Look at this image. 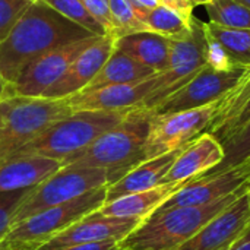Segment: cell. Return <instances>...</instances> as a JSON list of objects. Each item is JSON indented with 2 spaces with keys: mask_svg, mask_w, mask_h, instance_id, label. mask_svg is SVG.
<instances>
[{
  "mask_svg": "<svg viewBox=\"0 0 250 250\" xmlns=\"http://www.w3.org/2000/svg\"><path fill=\"white\" fill-rule=\"evenodd\" d=\"M91 35L42 0H37L0 44V75L6 83H12L37 57Z\"/></svg>",
  "mask_w": 250,
  "mask_h": 250,
  "instance_id": "cell-1",
  "label": "cell"
},
{
  "mask_svg": "<svg viewBox=\"0 0 250 250\" xmlns=\"http://www.w3.org/2000/svg\"><path fill=\"white\" fill-rule=\"evenodd\" d=\"M152 111L132 108L114 127L98 136L86 149L63 166L101 168L108 174V186L145 161L144 149L149 132Z\"/></svg>",
  "mask_w": 250,
  "mask_h": 250,
  "instance_id": "cell-2",
  "label": "cell"
},
{
  "mask_svg": "<svg viewBox=\"0 0 250 250\" xmlns=\"http://www.w3.org/2000/svg\"><path fill=\"white\" fill-rule=\"evenodd\" d=\"M246 190L209 205L158 209L120 242V250H177Z\"/></svg>",
  "mask_w": 250,
  "mask_h": 250,
  "instance_id": "cell-3",
  "label": "cell"
},
{
  "mask_svg": "<svg viewBox=\"0 0 250 250\" xmlns=\"http://www.w3.org/2000/svg\"><path fill=\"white\" fill-rule=\"evenodd\" d=\"M129 111H73L70 116L50 126L32 142L18 149L9 160L40 157L57 160L64 164L86 149L98 136L117 126Z\"/></svg>",
  "mask_w": 250,
  "mask_h": 250,
  "instance_id": "cell-4",
  "label": "cell"
},
{
  "mask_svg": "<svg viewBox=\"0 0 250 250\" xmlns=\"http://www.w3.org/2000/svg\"><path fill=\"white\" fill-rule=\"evenodd\" d=\"M72 113L66 98H0V164Z\"/></svg>",
  "mask_w": 250,
  "mask_h": 250,
  "instance_id": "cell-5",
  "label": "cell"
},
{
  "mask_svg": "<svg viewBox=\"0 0 250 250\" xmlns=\"http://www.w3.org/2000/svg\"><path fill=\"white\" fill-rule=\"evenodd\" d=\"M107 186L91 190L70 202L44 209L13 226L1 245L9 250H35L67 227L105 204Z\"/></svg>",
  "mask_w": 250,
  "mask_h": 250,
  "instance_id": "cell-6",
  "label": "cell"
},
{
  "mask_svg": "<svg viewBox=\"0 0 250 250\" xmlns=\"http://www.w3.org/2000/svg\"><path fill=\"white\" fill-rule=\"evenodd\" d=\"M105 186H108V174L105 170L63 166L42 183L32 188L31 193L15 212L12 227L44 209L70 202L91 190Z\"/></svg>",
  "mask_w": 250,
  "mask_h": 250,
  "instance_id": "cell-7",
  "label": "cell"
},
{
  "mask_svg": "<svg viewBox=\"0 0 250 250\" xmlns=\"http://www.w3.org/2000/svg\"><path fill=\"white\" fill-rule=\"evenodd\" d=\"M207 64V38L204 32V22L196 16L188 34L171 38V50L168 66L158 73L157 88L142 101L136 108L154 110L168 95L182 88Z\"/></svg>",
  "mask_w": 250,
  "mask_h": 250,
  "instance_id": "cell-8",
  "label": "cell"
},
{
  "mask_svg": "<svg viewBox=\"0 0 250 250\" xmlns=\"http://www.w3.org/2000/svg\"><path fill=\"white\" fill-rule=\"evenodd\" d=\"M218 110V103L171 114H154L145 142V160L183 149L205 133Z\"/></svg>",
  "mask_w": 250,
  "mask_h": 250,
  "instance_id": "cell-9",
  "label": "cell"
},
{
  "mask_svg": "<svg viewBox=\"0 0 250 250\" xmlns=\"http://www.w3.org/2000/svg\"><path fill=\"white\" fill-rule=\"evenodd\" d=\"M248 69L239 64L230 70H217L205 64L190 81L149 111L154 114H171L220 103L239 85Z\"/></svg>",
  "mask_w": 250,
  "mask_h": 250,
  "instance_id": "cell-10",
  "label": "cell"
},
{
  "mask_svg": "<svg viewBox=\"0 0 250 250\" xmlns=\"http://www.w3.org/2000/svg\"><path fill=\"white\" fill-rule=\"evenodd\" d=\"M97 40L98 35H91L88 38L53 48L37 57L23 69L15 82L6 83L1 98L42 97V94L63 76L73 60Z\"/></svg>",
  "mask_w": 250,
  "mask_h": 250,
  "instance_id": "cell-11",
  "label": "cell"
},
{
  "mask_svg": "<svg viewBox=\"0 0 250 250\" xmlns=\"http://www.w3.org/2000/svg\"><path fill=\"white\" fill-rule=\"evenodd\" d=\"M250 179V158L227 171L189 182L174 193L160 209L180 207H202L221 201L246 186Z\"/></svg>",
  "mask_w": 250,
  "mask_h": 250,
  "instance_id": "cell-12",
  "label": "cell"
},
{
  "mask_svg": "<svg viewBox=\"0 0 250 250\" xmlns=\"http://www.w3.org/2000/svg\"><path fill=\"white\" fill-rule=\"evenodd\" d=\"M144 220L141 218H116L103 217L95 212L83 217L60 234L54 236L35 250H60L70 246L98 243L105 240L122 242L133 230H136Z\"/></svg>",
  "mask_w": 250,
  "mask_h": 250,
  "instance_id": "cell-13",
  "label": "cell"
},
{
  "mask_svg": "<svg viewBox=\"0 0 250 250\" xmlns=\"http://www.w3.org/2000/svg\"><path fill=\"white\" fill-rule=\"evenodd\" d=\"M250 227V195L246 190L177 250H223Z\"/></svg>",
  "mask_w": 250,
  "mask_h": 250,
  "instance_id": "cell-14",
  "label": "cell"
},
{
  "mask_svg": "<svg viewBox=\"0 0 250 250\" xmlns=\"http://www.w3.org/2000/svg\"><path fill=\"white\" fill-rule=\"evenodd\" d=\"M158 73L141 82L110 85L92 91H81L66 98L72 111H122L132 110L157 88Z\"/></svg>",
  "mask_w": 250,
  "mask_h": 250,
  "instance_id": "cell-15",
  "label": "cell"
},
{
  "mask_svg": "<svg viewBox=\"0 0 250 250\" xmlns=\"http://www.w3.org/2000/svg\"><path fill=\"white\" fill-rule=\"evenodd\" d=\"M116 47V37L101 35L95 42L85 48L67 67L63 76L53 83L44 94V98L62 100L82 91L100 72Z\"/></svg>",
  "mask_w": 250,
  "mask_h": 250,
  "instance_id": "cell-16",
  "label": "cell"
},
{
  "mask_svg": "<svg viewBox=\"0 0 250 250\" xmlns=\"http://www.w3.org/2000/svg\"><path fill=\"white\" fill-rule=\"evenodd\" d=\"M224 160V148L221 142L205 132L179 151L164 183L192 182L207 174Z\"/></svg>",
  "mask_w": 250,
  "mask_h": 250,
  "instance_id": "cell-17",
  "label": "cell"
},
{
  "mask_svg": "<svg viewBox=\"0 0 250 250\" xmlns=\"http://www.w3.org/2000/svg\"><path fill=\"white\" fill-rule=\"evenodd\" d=\"M188 183L189 182L163 183L154 189L139 192V193H132L123 198H119L113 202L103 204L95 211V214L103 215V217L146 220Z\"/></svg>",
  "mask_w": 250,
  "mask_h": 250,
  "instance_id": "cell-18",
  "label": "cell"
},
{
  "mask_svg": "<svg viewBox=\"0 0 250 250\" xmlns=\"http://www.w3.org/2000/svg\"><path fill=\"white\" fill-rule=\"evenodd\" d=\"M177 154L179 151L168 152V154L142 161L139 166H136L133 170L125 174L120 180L107 186L105 204L113 202L119 198H123L132 193L145 192V190H149L163 185Z\"/></svg>",
  "mask_w": 250,
  "mask_h": 250,
  "instance_id": "cell-19",
  "label": "cell"
},
{
  "mask_svg": "<svg viewBox=\"0 0 250 250\" xmlns=\"http://www.w3.org/2000/svg\"><path fill=\"white\" fill-rule=\"evenodd\" d=\"M62 167L57 160L40 157L7 160L0 164V193L35 188Z\"/></svg>",
  "mask_w": 250,
  "mask_h": 250,
  "instance_id": "cell-20",
  "label": "cell"
},
{
  "mask_svg": "<svg viewBox=\"0 0 250 250\" xmlns=\"http://www.w3.org/2000/svg\"><path fill=\"white\" fill-rule=\"evenodd\" d=\"M116 48L155 73H161L168 66L171 38L152 31H141L116 38Z\"/></svg>",
  "mask_w": 250,
  "mask_h": 250,
  "instance_id": "cell-21",
  "label": "cell"
},
{
  "mask_svg": "<svg viewBox=\"0 0 250 250\" xmlns=\"http://www.w3.org/2000/svg\"><path fill=\"white\" fill-rule=\"evenodd\" d=\"M155 75L157 73L152 69L136 62L135 59H132L130 56H127L126 53L114 47L113 53L110 54L104 66L100 69V72L82 91H92V89H98V88H104L110 85H125V83L141 82Z\"/></svg>",
  "mask_w": 250,
  "mask_h": 250,
  "instance_id": "cell-22",
  "label": "cell"
},
{
  "mask_svg": "<svg viewBox=\"0 0 250 250\" xmlns=\"http://www.w3.org/2000/svg\"><path fill=\"white\" fill-rule=\"evenodd\" d=\"M204 32L217 41L236 64L250 67V29L221 26L214 22H204Z\"/></svg>",
  "mask_w": 250,
  "mask_h": 250,
  "instance_id": "cell-23",
  "label": "cell"
},
{
  "mask_svg": "<svg viewBox=\"0 0 250 250\" xmlns=\"http://www.w3.org/2000/svg\"><path fill=\"white\" fill-rule=\"evenodd\" d=\"M136 15L148 31L166 35L168 38H177L188 34L192 25V19L195 16L193 15L192 18H186L179 12L164 6L163 3L151 10L136 12Z\"/></svg>",
  "mask_w": 250,
  "mask_h": 250,
  "instance_id": "cell-24",
  "label": "cell"
},
{
  "mask_svg": "<svg viewBox=\"0 0 250 250\" xmlns=\"http://www.w3.org/2000/svg\"><path fill=\"white\" fill-rule=\"evenodd\" d=\"M221 145L224 148V160L217 167H214L212 170H209L207 174H204L201 177H208V176H214V174L227 171V170H230L236 166H240L242 163L249 160L250 120L246 125H243L236 133H233L229 139H226Z\"/></svg>",
  "mask_w": 250,
  "mask_h": 250,
  "instance_id": "cell-25",
  "label": "cell"
},
{
  "mask_svg": "<svg viewBox=\"0 0 250 250\" xmlns=\"http://www.w3.org/2000/svg\"><path fill=\"white\" fill-rule=\"evenodd\" d=\"M205 7L211 22L217 25L250 29V9L236 0H211Z\"/></svg>",
  "mask_w": 250,
  "mask_h": 250,
  "instance_id": "cell-26",
  "label": "cell"
},
{
  "mask_svg": "<svg viewBox=\"0 0 250 250\" xmlns=\"http://www.w3.org/2000/svg\"><path fill=\"white\" fill-rule=\"evenodd\" d=\"M45 4L53 7L56 12H59L66 19L75 22L76 25L82 26L92 35H107L103 26L91 16V13L86 10L82 0H42Z\"/></svg>",
  "mask_w": 250,
  "mask_h": 250,
  "instance_id": "cell-27",
  "label": "cell"
},
{
  "mask_svg": "<svg viewBox=\"0 0 250 250\" xmlns=\"http://www.w3.org/2000/svg\"><path fill=\"white\" fill-rule=\"evenodd\" d=\"M110 13L114 28V37H123L133 32L148 31L142 21L138 18L132 3L129 0H108Z\"/></svg>",
  "mask_w": 250,
  "mask_h": 250,
  "instance_id": "cell-28",
  "label": "cell"
},
{
  "mask_svg": "<svg viewBox=\"0 0 250 250\" xmlns=\"http://www.w3.org/2000/svg\"><path fill=\"white\" fill-rule=\"evenodd\" d=\"M31 189L15 190V192H3L0 193V242L6 237L12 227V218L25 198L31 193Z\"/></svg>",
  "mask_w": 250,
  "mask_h": 250,
  "instance_id": "cell-29",
  "label": "cell"
},
{
  "mask_svg": "<svg viewBox=\"0 0 250 250\" xmlns=\"http://www.w3.org/2000/svg\"><path fill=\"white\" fill-rule=\"evenodd\" d=\"M32 3L31 0H0V44Z\"/></svg>",
  "mask_w": 250,
  "mask_h": 250,
  "instance_id": "cell-30",
  "label": "cell"
},
{
  "mask_svg": "<svg viewBox=\"0 0 250 250\" xmlns=\"http://www.w3.org/2000/svg\"><path fill=\"white\" fill-rule=\"evenodd\" d=\"M207 38V64L217 70H230L239 64H236L231 57L227 54V51L212 38Z\"/></svg>",
  "mask_w": 250,
  "mask_h": 250,
  "instance_id": "cell-31",
  "label": "cell"
},
{
  "mask_svg": "<svg viewBox=\"0 0 250 250\" xmlns=\"http://www.w3.org/2000/svg\"><path fill=\"white\" fill-rule=\"evenodd\" d=\"M86 10L91 13V16L103 26L107 35L114 34L111 13H110V4L108 0H82ZM114 37V35H113Z\"/></svg>",
  "mask_w": 250,
  "mask_h": 250,
  "instance_id": "cell-32",
  "label": "cell"
},
{
  "mask_svg": "<svg viewBox=\"0 0 250 250\" xmlns=\"http://www.w3.org/2000/svg\"><path fill=\"white\" fill-rule=\"evenodd\" d=\"M250 120V95L248 97V100L243 103V105L240 107V110L236 113V116L220 130H217L212 136H215L221 144L229 139L233 133H236L243 125H246Z\"/></svg>",
  "mask_w": 250,
  "mask_h": 250,
  "instance_id": "cell-33",
  "label": "cell"
},
{
  "mask_svg": "<svg viewBox=\"0 0 250 250\" xmlns=\"http://www.w3.org/2000/svg\"><path fill=\"white\" fill-rule=\"evenodd\" d=\"M60 250H120V242L119 240H105V242H98V243L70 246V248H64Z\"/></svg>",
  "mask_w": 250,
  "mask_h": 250,
  "instance_id": "cell-34",
  "label": "cell"
},
{
  "mask_svg": "<svg viewBox=\"0 0 250 250\" xmlns=\"http://www.w3.org/2000/svg\"><path fill=\"white\" fill-rule=\"evenodd\" d=\"M161 3L164 6L179 12L180 15H183L186 18L193 16V6L189 0H161Z\"/></svg>",
  "mask_w": 250,
  "mask_h": 250,
  "instance_id": "cell-35",
  "label": "cell"
},
{
  "mask_svg": "<svg viewBox=\"0 0 250 250\" xmlns=\"http://www.w3.org/2000/svg\"><path fill=\"white\" fill-rule=\"evenodd\" d=\"M136 12L141 10H151L161 4V0H129Z\"/></svg>",
  "mask_w": 250,
  "mask_h": 250,
  "instance_id": "cell-36",
  "label": "cell"
},
{
  "mask_svg": "<svg viewBox=\"0 0 250 250\" xmlns=\"http://www.w3.org/2000/svg\"><path fill=\"white\" fill-rule=\"evenodd\" d=\"M229 250H250V227L229 248Z\"/></svg>",
  "mask_w": 250,
  "mask_h": 250,
  "instance_id": "cell-37",
  "label": "cell"
},
{
  "mask_svg": "<svg viewBox=\"0 0 250 250\" xmlns=\"http://www.w3.org/2000/svg\"><path fill=\"white\" fill-rule=\"evenodd\" d=\"M189 1L192 3V6H193V7H196V6H202V4L205 6V4H207V3H209L211 0H189Z\"/></svg>",
  "mask_w": 250,
  "mask_h": 250,
  "instance_id": "cell-38",
  "label": "cell"
},
{
  "mask_svg": "<svg viewBox=\"0 0 250 250\" xmlns=\"http://www.w3.org/2000/svg\"><path fill=\"white\" fill-rule=\"evenodd\" d=\"M4 86H6V82H4V79L1 78V75H0V98H1V95H3Z\"/></svg>",
  "mask_w": 250,
  "mask_h": 250,
  "instance_id": "cell-39",
  "label": "cell"
},
{
  "mask_svg": "<svg viewBox=\"0 0 250 250\" xmlns=\"http://www.w3.org/2000/svg\"><path fill=\"white\" fill-rule=\"evenodd\" d=\"M236 1H239V3H242V4H245L246 7H249L250 9V0H236Z\"/></svg>",
  "mask_w": 250,
  "mask_h": 250,
  "instance_id": "cell-40",
  "label": "cell"
},
{
  "mask_svg": "<svg viewBox=\"0 0 250 250\" xmlns=\"http://www.w3.org/2000/svg\"><path fill=\"white\" fill-rule=\"evenodd\" d=\"M246 188H248V192H250V179H249V182L246 183Z\"/></svg>",
  "mask_w": 250,
  "mask_h": 250,
  "instance_id": "cell-41",
  "label": "cell"
},
{
  "mask_svg": "<svg viewBox=\"0 0 250 250\" xmlns=\"http://www.w3.org/2000/svg\"><path fill=\"white\" fill-rule=\"evenodd\" d=\"M0 250H9V249H7V248H4L3 245H0Z\"/></svg>",
  "mask_w": 250,
  "mask_h": 250,
  "instance_id": "cell-42",
  "label": "cell"
},
{
  "mask_svg": "<svg viewBox=\"0 0 250 250\" xmlns=\"http://www.w3.org/2000/svg\"><path fill=\"white\" fill-rule=\"evenodd\" d=\"M229 248H230V246H229ZM229 248H226V249H223V250H229Z\"/></svg>",
  "mask_w": 250,
  "mask_h": 250,
  "instance_id": "cell-43",
  "label": "cell"
},
{
  "mask_svg": "<svg viewBox=\"0 0 250 250\" xmlns=\"http://www.w3.org/2000/svg\"><path fill=\"white\" fill-rule=\"evenodd\" d=\"M31 1H37V0H31Z\"/></svg>",
  "mask_w": 250,
  "mask_h": 250,
  "instance_id": "cell-44",
  "label": "cell"
},
{
  "mask_svg": "<svg viewBox=\"0 0 250 250\" xmlns=\"http://www.w3.org/2000/svg\"><path fill=\"white\" fill-rule=\"evenodd\" d=\"M0 245H1V242H0Z\"/></svg>",
  "mask_w": 250,
  "mask_h": 250,
  "instance_id": "cell-45",
  "label": "cell"
},
{
  "mask_svg": "<svg viewBox=\"0 0 250 250\" xmlns=\"http://www.w3.org/2000/svg\"><path fill=\"white\" fill-rule=\"evenodd\" d=\"M249 195H250V192H249Z\"/></svg>",
  "mask_w": 250,
  "mask_h": 250,
  "instance_id": "cell-46",
  "label": "cell"
}]
</instances>
